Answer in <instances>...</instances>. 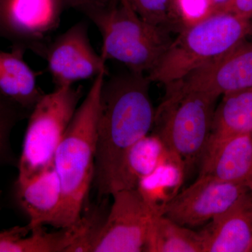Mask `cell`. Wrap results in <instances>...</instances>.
Masks as SVG:
<instances>
[{"instance_id":"ac0fdd59","label":"cell","mask_w":252,"mask_h":252,"mask_svg":"<svg viewBox=\"0 0 252 252\" xmlns=\"http://www.w3.org/2000/svg\"><path fill=\"white\" fill-rule=\"evenodd\" d=\"M252 134V87L223 94L215 109L209 142Z\"/></svg>"},{"instance_id":"1f68e13d","label":"cell","mask_w":252,"mask_h":252,"mask_svg":"<svg viewBox=\"0 0 252 252\" xmlns=\"http://www.w3.org/2000/svg\"><path fill=\"white\" fill-rule=\"evenodd\" d=\"M251 25H252V34L251 35L252 36V21L251 20Z\"/></svg>"},{"instance_id":"ffe728a7","label":"cell","mask_w":252,"mask_h":252,"mask_svg":"<svg viewBox=\"0 0 252 252\" xmlns=\"http://www.w3.org/2000/svg\"><path fill=\"white\" fill-rule=\"evenodd\" d=\"M31 232L28 225L0 231V252H59L62 237L59 232L48 233L43 227Z\"/></svg>"},{"instance_id":"7c38bea8","label":"cell","mask_w":252,"mask_h":252,"mask_svg":"<svg viewBox=\"0 0 252 252\" xmlns=\"http://www.w3.org/2000/svg\"><path fill=\"white\" fill-rule=\"evenodd\" d=\"M200 175L252 190V134L209 142L200 162Z\"/></svg>"},{"instance_id":"7a4b0ae2","label":"cell","mask_w":252,"mask_h":252,"mask_svg":"<svg viewBox=\"0 0 252 252\" xmlns=\"http://www.w3.org/2000/svg\"><path fill=\"white\" fill-rule=\"evenodd\" d=\"M107 73L94 79L63 135L54 158L63 193L60 228L75 225L93 185L101 91Z\"/></svg>"},{"instance_id":"6da1fadb","label":"cell","mask_w":252,"mask_h":252,"mask_svg":"<svg viewBox=\"0 0 252 252\" xmlns=\"http://www.w3.org/2000/svg\"><path fill=\"white\" fill-rule=\"evenodd\" d=\"M150 83L145 74L131 71L104 79L93 182L99 197L110 195L126 152L153 127L156 112L149 94Z\"/></svg>"},{"instance_id":"8992f818","label":"cell","mask_w":252,"mask_h":252,"mask_svg":"<svg viewBox=\"0 0 252 252\" xmlns=\"http://www.w3.org/2000/svg\"><path fill=\"white\" fill-rule=\"evenodd\" d=\"M83 97L82 88H55L44 94L29 114L16 185H22L54 163L56 149Z\"/></svg>"},{"instance_id":"d6986e66","label":"cell","mask_w":252,"mask_h":252,"mask_svg":"<svg viewBox=\"0 0 252 252\" xmlns=\"http://www.w3.org/2000/svg\"><path fill=\"white\" fill-rule=\"evenodd\" d=\"M147 252H203L200 233L163 215H154Z\"/></svg>"},{"instance_id":"5bb4252c","label":"cell","mask_w":252,"mask_h":252,"mask_svg":"<svg viewBox=\"0 0 252 252\" xmlns=\"http://www.w3.org/2000/svg\"><path fill=\"white\" fill-rule=\"evenodd\" d=\"M203 252H250L252 242V191L209 221L199 232Z\"/></svg>"},{"instance_id":"3957f363","label":"cell","mask_w":252,"mask_h":252,"mask_svg":"<svg viewBox=\"0 0 252 252\" xmlns=\"http://www.w3.org/2000/svg\"><path fill=\"white\" fill-rule=\"evenodd\" d=\"M252 34L251 20L220 11L185 26L147 77L168 86L229 52Z\"/></svg>"},{"instance_id":"4dcf8cb0","label":"cell","mask_w":252,"mask_h":252,"mask_svg":"<svg viewBox=\"0 0 252 252\" xmlns=\"http://www.w3.org/2000/svg\"><path fill=\"white\" fill-rule=\"evenodd\" d=\"M250 252H252V242L251 245V248H250Z\"/></svg>"},{"instance_id":"7402d4cb","label":"cell","mask_w":252,"mask_h":252,"mask_svg":"<svg viewBox=\"0 0 252 252\" xmlns=\"http://www.w3.org/2000/svg\"><path fill=\"white\" fill-rule=\"evenodd\" d=\"M27 117L12 105L0 109V166L16 162L11 146V134L18 121Z\"/></svg>"},{"instance_id":"30bf717a","label":"cell","mask_w":252,"mask_h":252,"mask_svg":"<svg viewBox=\"0 0 252 252\" xmlns=\"http://www.w3.org/2000/svg\"><path fill=\"white\" fill-rule=\"evenodd\" d=\"M64 6L63 0H0V36L41 56Z\"/></svg>"},{"instance_id":"484cf974","label":"cell","mask_w":252,"mask_h":252,"mask_svg":"<svg viewBox=\"0 0 252 252\" xmlns=\"http://www.w3.org/2000/svg\"><path fill=\"white\" fill-rule=\"evenodd\" d=\"M232 0H209L212 13L223 11Z\"/></svg>"},{"instance_id":"e0dca14e","label":"cell","mask_w":252,"mask_h":252,"mask_svg":"<svg viewBox=\"0 0 252 252\" xmlns=\"http://www.w3.org/2000/svg\"><path fill=\"white\" fill-rule=\"evenodd\" d=\"M186 176L182 162L170 152L152 173L140 181L137 190L154 215H162L179 193Z\"/></svg>"},{"instance_id":"5b68a950","label":"cell","mask_w":252,"mask_h":252,"mask_svg":"<svg viewBox=\"0 0 252 252\" xmlns=\"http://www.w3.org/2000/svg\"><path fill=\"white\" fill-rule=\"evenodd\" d=\"M218 97L204 93L167 94L156 112V135L185 167L186 175L200 165L210 134Z\"/></svg>"},{"instance_id":"ba28073f","label":"cell","mask_w":252,"mask_h":252,"mask_svg":"<svg viewBox=\"0 0 252 252\" xmlns=\"http://www.w3.org/2000/svg\"><path fill=\"white\" fill-rule=\"evenodd\" d=\"M41 56L47 63L55 88L73 86L107 73V61L93 47L85 21L74 25L46 44Z\"/></svg>"},{"instance_id":"8fae6325","label":"cell","mask_w":252,"mask_h":252,"mask_svg":"<svg viewBox=\"0 0 252 252\" xmlns=\"http://www.w3.org/2000/svg\"><path fill=\"white\" fill-rule=\"evenodd\" d=\"M251 87L252 40L246 39L229 52L166 88L167 94L199 92L219 97Z\"/></svg>"},{"instance_id":"52a82bcc","label":"cell","mask_w":252,"mask_h":252,"mask_svg":"<svg viewBox=\"0 0 252 252\" xmlns=\"http://www.w3.org/2000/svg\"><path fill=\"white\" fill-rule=\"evenodd\" d=\"M111 195L110 210L104 220L96 216L84 252H147L153 212L137 189Z\"/></svg>"},{"instance_id":"d4e9b609","label":"cell","mask_w":252,"mask_h":252,"mask_svg":"<svg viewBox=\"0 0 252 252\" xmlns=\"http://www.w3.org/2000/svg\"><path fill=\"white\" fill-rule=\"evenodd\" d=\"M223 11L232 13L245 19L251 20L252 0H232Z\"/></svg>"},{"instance_id":"2e32d148","label":"cell","mask_w":252,"mask_h":252,"mask_svg":"<svg viewBox=\"0 0 252 252\" xmlns=\"http://www.w3.org/2000/svg\"><path fill=\"white\" fill-rule=\"evenodd\" d=\"M167 152L157 135H147L136 142L125 154L110 195L118 190L137 189L140 181L160 165Z\"/></svg>"},{"instance_id":"f546056e","label":"cell","mask_w":252,"mask_h":252,"mask_svg":"<svg viewBox=\"0 0 252 252\" xmlns=\"http://www.w3.org/2000/svg\"><path fill=\"white\" fill-rule=\"evenodd\" d=\"M172 1H173L174 4H175L176 9H177V6H176V0H172ZM177 13H178V12H177Z\"/></svg>"},{"instance_id":"cb8c5ba5","label":"cell","mask_w":252,"mask_h":252,"mask_svg":"<svg viewBox=\"0 0 252 252\" xmlns=\"http://www.w3.org/2000/svg\"><path fill=\"white\" fill-rule=\"evenodd\" d=\"M64 5L80 10L86 15L107 6V0H63Z\"/></svg>"},{"instance_id":"4316f807","label":"cell","mask_w":252,"mask_h":252,"mask_svg":"<svg viewBox=\"0 0 252 252\" xmlns=\"http://www.w3.org/2000/svg\"><path fill=\"white\" fill-rule=\"evenodd\" d=\"M9 105H11V104L8 103V102L3 98L2 96L0 94V109Z\"/></svg>"},{"instance_id":"4fadbf2b","label":"cell","mask_w":252,"mask_h":252,"mask_svg":"<svg viewBox=\"0 0 252 252\" xmlns=\"http://www.w3.org/2000/svg\"><path fill=\"white\" fill-rule=\"evenodd\" d=\"M16 193L29 219L31 231L44 225L59 228L63 193L54 163L22 185H16Z\"/></svg>"},{"instance_id":"603a6c76","label":"cell","mask_w":252,"mask_h":252,"mask_svg":"<svg viewBox=\"0 0 252 252\" xmlns=\"http://www.w3.org/2000/svg\"><path fill=\"white\" fill-rule=\"evenodd\" d=\"M176 6L185 26L198 22L213 14L209 0H176Z\"/></svg>"},{"instance_id":"f1b7e54d","label":"cell","mask_w":252,"mask_h":252,"mask_svg":"<svg viewBox=\"0 0 252 252\" xmlns=\"http://www.w3.org/2000/svg\"><path fill=\"white\" fill-rule=\"evenodd\" d=\"M90 215V216L91 217V219H92V223H91V225H92L93 221H94V215ZM90 228H91V227H90ZM89 230H90V228H89ZM89 232H88V233H89ZM87 235H88V234H87ZM87 235H86V237H87ZM86 238L84 239V241H83L82 243H81L80 248H79V252H81V247H82L83 244H84V242H85Z\"/></svg>"},{"instance_id":"9a60e30c","label":"cell","mask_w":252,"mask_h":252,"mask_svg":"<svg viewBox=\"0 0 252 252\" xmlns=\"http://www.w3.org/2000/svg\"><path fill=\"white\" fill-rule=\"evenodd\" d=\"M26 50L13 46L0 49V94L11 105L29 116L44 93L36 82V74L24 59Z\"/></svg>"},{"instance_id":"44dd1931","label":"cell","mask_w":252,"mask_h":252,"mask_svg":"<svg viewBox=\"0 0 252 252\" xmlns=\"http://www.w3.org/2000/svg\"><path fill=\"white\" fill-rule=\"evenodd\" d=\"M137 16L146 23L157 27H168L181 21L172 0H127Z\"/></svg>"},{"instance_id":"9c48e42d","label":"cell","mask_w":252,"mask_h":252,"mask_svg":"<svg viewBox=\"0 0 252 252\" xmlns=\"http://www.w3.org/2000/svg\"><path fill=\"white\" fill-rule=\"evenodd\" d=\"M251 191L246 185L199 176L167 204L162 215L183 226H197L224 213Z\"/></svg>"},{"instance_id":"83f0119b","label":"cell","mask_w":252,"mask_h":252,"mask_svg":"<svg viewBox=\"0 0 252 252\" xmlns=\"http://www.w3.org/2000/svg\"><path fill=\"white\" fill-rule=\"evenodd\" d=\"M119 2H120V4L124 5V6H125L126 7L132 8V7H130V5L129 4V3H128V1H127V0H119Z\"/></svg>"},{"instance_id":"277c9868","label":"cell","mask_w":252,"mask_h":252,"mask_svg":"<svg viewBox=\"0 0 252 252\" xmlns=\"http://www.w3.org/2000/svg\"><path fill=\"white\" fill-rule=\"evenodd\" d=\"M87 16L102 35V57L123 63L131 72L149 74L172 41L166 29L146 23L122 4L107 5Z\"/></svg>"}]
</instances>
